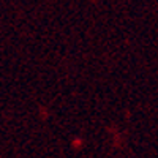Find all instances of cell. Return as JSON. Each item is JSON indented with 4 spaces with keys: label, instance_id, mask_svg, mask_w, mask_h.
<instances>
[]
</instances>
